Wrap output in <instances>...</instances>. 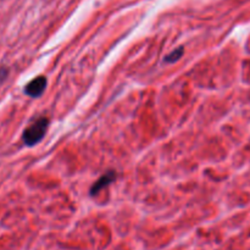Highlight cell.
I'll use <instances>...</instances> for the list:
<instances>
[{
    "label": "cell",
    "mask_w": 250,
    "mask_h": 250,
    "mask_svg": "<svg viewBox=\"0 0 250 250\" xmlns=\"http://www.w3.org/2000/svg\"><path fill=\"white\" fill-rule=\"evenodd\" d=\"M49 126V120L46 117H39L32 122L22 133V141L27 146H34L45 137Z\"/></svg>",
    "instance_id": "1"
},
{
    "label": "cell",
    "mask_w": 250,
    "mask_h": 250,
    "mask_svg": "<svg viewBox=\"0 0 250 250\" xmlns=\"http://www.w3.org/2000/svg\"><path fill=\"white\" fill-rule=\"evenodd\" d=\"M46 84H48V80L44 76H38V77L33 78L31 82H28L24 87L23 92L24 94L28 95L31 98H39L46 89Z\"/></svg>",
    "instance_id": "2"
},
{
    "label": "cell",
    "mask_w": 250,
    "mask_h": 250,
    "mask_svg": "<svg viewBox=\"0 0 250 250\" xmlns=\"http://www.w3.org/2000/svg\"><path fill=\"white\" fill-rule=\"evenodd\" d=\"M115 180H116V173H115L114 171H109V172L104 173V175L92 186V188H90V195L94 197L95 194H98L100 190L104 189L105 187H107V186H109L110 183L114 182Z\"/></svg>",
    "instance_id": "3"
},
{
    "label": "cell",
    "mask_w": 250,
    "mask_h": 250,
    "mask_svg": "<svg viewBox=\"0 0 250 250\" xmlns=\"http://www.w3.org/2000/svg\"><path fill=\"white\" fill-rule=\"evenodd\" d=\"M183 51H185V49H183V46H180V48L175 49L173 51H171L170 54H168L167 56L165 58V61L167 63H173L176 62V61H178L181 59V56L183 55Z\"/></svg>",
    "instance_id": "4"
},
{
    "label": "cell",
    "mask_w": 250,
    "mask_h": 250,
    "mask_svg": "<svg viewBox=\"0 0 250 250\" xmlns=\"http://www.w3.org/2000/svg\"><path fill=\"white\" fill-rule=\"evenodd\" d=\"M7 73H9L7 68L4 67V66H1V67H0V84H1L5 80H6Z\"/></svg>",
    "instance_id": "5"
}]
</instances>
